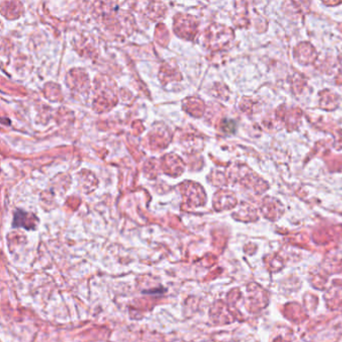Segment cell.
Listing matches in <instances>:
<instances>
[{
	"mask_svg": "<svg viewBox=\"0 0 342 342\" xmlns=\"http://www.w3.org/2000/svg\"><path fill=\"white\" fill-rule=\"evenodd\" d=\"M223 131L227 133H233L235 131V122L233 120H224L223 121Z\"/></svg>",
	"mask_w": 342,
	"mask_h": 342,
	"instance_id": "cell-1",
	"label": "cell"
}]
</instances>
